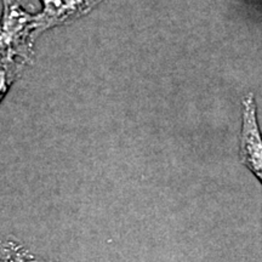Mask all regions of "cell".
<instances>
[{"label":"cell","mask_w":262,"mask_h":262,"mask_svg":"<svg viewBox=\"0 0 262 262\" xmlns=\"http://www.w3.org/2000/svg\"><path fill=\"white\" fill-rule=\"evenodd\" d=\"M242 130L239 139L241 162L254 173L262 185V134L257 122L256 102L253 94L243 98Z\"/></svg>","instance_id":"cell-1"},{"label":"cell","mask_w":262,"mask_h":262,"mask_svg":"<svg viewBox=\"0 0 262 262\" xmlns=\"http://www.w3.org/2000/svg\"><path fill=\"white\" fill-rule=\"evenodd\" d=\"M3 262H34V261H28L26 260L27 255L22 253V251L16 250L15 245H12V250H10L9 245H6L3 249Z\"/></svg>","instance_id":"cell-2"}]
</instances>
